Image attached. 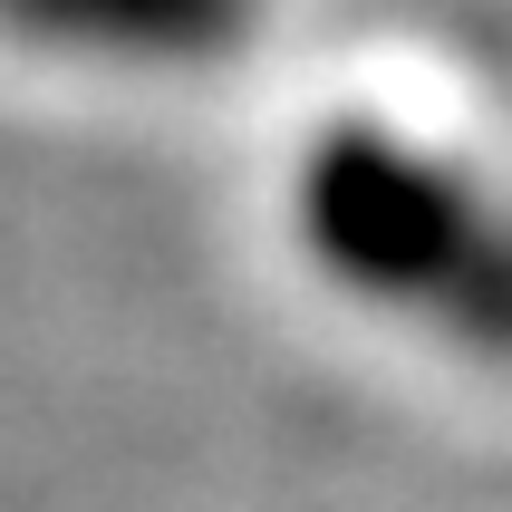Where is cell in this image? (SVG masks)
I'll use <instances>...</instances> for the list:
<instances>
[{
    "mask_svg": "<svg viewBox=\"0 0 512 512\" xmlns=\"http://www.w3.org/2000/svg\"><path fill=\"white\" fill-rule=\"evenodd\" d=\"M300 252L368 310L512 368V213L435 145L339 116L300 155Z\"/></svg>",
    "mask_w": 512,
    "mask_h": 512,
    "instance_id": "1",
    "label": "cell"
},
{
    "mask_svg": "<svg viewBox=\"0 0 512 512\" xmlns=\"http://www.w3.org/2000/svg\"><path fill=\"white\" fill-rule=\"evenodd\" d=\"M261 0H0V29L58 58L116 68H213L252 39Z\"/></svg>",
    "mask_w": 512,
    "mask_h": 512,
    "instance_id": "2",
    "label": "cell"
}]
</instances>
